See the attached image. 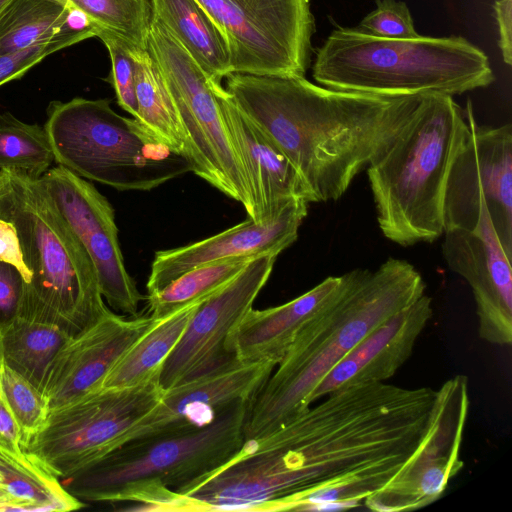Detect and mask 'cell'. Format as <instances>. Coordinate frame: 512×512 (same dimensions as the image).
Segmentation results:
<instances>
[{"label":"cell","instance_id":"cell-1","mask_svg":"<svg viewBox=\"0 0 512 512\" xmlns=\"http://www.w3.org/2000/svg\"><path fill=\"white\" fill-rule=\"evenodd\" d=\"M437 389L385 382L326 395L260 438L288 510L359 506L394 480L425 437Z\"/></svg>","mask_w":512,"mask_h":512},{"label":"cell","instance_id":"cell-2","mask_svg":"<svg viewBox=\"0 0 512 512\" xmlns=\"http://www.w3.org/2000/svg\"><path fill=\"white\" fill-rule=\"evenodd\" d=\"M225 78L240 111L298 170L312 203L341 198L421 97L334 90L301 76Z\"/></svg>","mask_w":512,"mask_h":512},{"label":"cell","instance_id":"cell-3","mask_svg":"<svg viewBox=\"0 0 512 512\" xmlns=\"http://www.w3.org/2000/svg\"><path fill=\"white\" fill-rule=\"evenodd\" d=\"M409 262L389 258L375 271L356 269L347 288L298 332L276 371L247 401L245 441L295 417L330 370L367 334L425 293Z\"/></svg>","mask_w":512,"mask_h":512},{"label":"cell","instance_id":"cell-4","mask_svg":"<svg viewBox=\"0 0 512 512\" xmlns=\"http://www.w3.org/2000/svg\"><path fill=\"white\" fill-rule=\"evenodd\" d=\"M469 133L464 111L453 96L421 95L366 167L384 237L406 247L443 235L448 176Z\"/></svg>","mask_w":512,"mask_h":512},{"label":"cell","instance_id":"cell-5","mask_svg":"<svg viewBox=\"0 0 512 512\" xmlns=\"http://www.w3.org/2000/svg\"><path fill=\"white\" fill-rule=\"evenodd\" d=\"M312 72L321 86L383 96H453L495 79L488 56L464 37L391 39L340 26L318 48Z\"/></svg>","mask_w":512,"mask_h":512},{"label":"cell","instance_id":"cell-6","mask_svg":"<svg viewBox=\"0 0 512 512\" xmlns=\"http://www.w3.org/2000/svg\"><path fill=\"white\" fill-rule=\"evenodd\" d=\"M0 218L13 224L28 272L17 315L58 324L73 336L110 310L91 258L40 178L0 170Z\"/></svg>","mask_w":512,"mask_h":512},{"label":"cell","instance_id":"cell-7","mask_svg":"<svg viewBox=\"0 0 512 512\" xmlns=\"http://www.w3.org/2000/svg\"><path fill=\"white\" fill-rule=\"evenodd\" d=\"M246 406L247 401L235 402L206 425H183L129 441L60 481L71 495L91 502H129L155 486L180 492L239 453L245 443Z\"/></svg>","mask_w":512,"mask_h":512},{"label":"cell","instance_id":"cell-8","mask_svg":"<svg viewBox=\"0 0 512 512\" xmlns=\"http://www.w3.org/2000/svg\"><path fill=\"white\" fill-rule=\"evenodd\" d=\"M110 103L82 97L49 103L43 128L58 165L119 191L152 190L193 171L188 158Z\"/></svg>","mask_w":512,"mask_h":512},{"label":"cell","instance_id":"cell-9","mask_svg":"<svg viewBox=\"0 0 512 512\" xmlns=\"http://www.w3.org/2000/svg\"><path fill=\"white\" fill-rule=\"evenodd\" d=\"M147 49L162 71L185 130L192 172L241 203L253 219L250 187L220 107L221 83L212 81L154 16Z\"/></svg>","mask_w":512,"mask_h":512},{"label":"cell","instance_id":"cell-10","mask_svg":"<svg viewBox=\"0 0 512 512\" xmlns=\"http://www.w3.org/2000/svg\"><path fill=\"white\" fill-rule=\"evenodd\" d=\"M163 390L157 374L136 386L91 391L50 409L23 449L59 480L72 477L115 450Z\"/></svg>","mask_w":512,"mask_h":512},{"label":"cell","instance_id":"cell-11","mask_svg":"<svg viewBox=\"0 0 512 512\" xmlns=\"http://www.w3.org/2000/svg\"><path fill=\"white\" fill-rule=\"evenodd\" d=\"M224 36L233 73L305 77L315 19L310 0H197Z\"/></svg>","mask_w":512,"mask_h":512},{"label":"cell","instance_id":"cell-12","mask_svg":"<svg viewBox=\"0 0 512 512\" xmlns=\"http://www.w3.org/2000/svg\"><path fill=\"white\" fill-rule=\"evenodd\" d=\"M465 116L470 133L448 176L444 231H473L488 209L498 238L512 260V126L477 124L470 100Z\"/></svg>","mask_w":512,"mask_h":512},{"label":"cell","instance_id":"cell-13","mask_svg":"<svg viewBox=\"0 0 512 512\" xmlns=\"http://www.w3.org/2000/svg\"><path fill=\"white\" fill-rule=\"evenodd\" d=\"M469 406L467 377L446 380L437 389L429 429L412 458L365 506L379 512L412 511L436 501L463 468L460 450Z\"/></svg>","mask_w":512,"mask_h":512},{"label":"cell","instance_id":"cell-14","mask_svg":"<svg viewBox=\"0 0 512 512\" xmlns=\"http://www.w3.org/2000/svg\"><path fill=\"white\" fill-rule=\"evenodd\" d=\"M279 254L253 258L226 285L200 301L175 348L164 361L160 385L167 389L231 361L229 334L253 307Z\"/></svg>","mask_w":512,"mask_h":512},{"label":"cell","instance_id":"cell-15","mask_svg":"<svg viewBox=\"0 0 512 512\" xmlns=\"http://www.w3.org/2000/svg\"><path fill=\"white\" fill-rule=\"evenodd\" d=\"M40 180L91 258L103 298L113 309L137 316L143 297L126 270L110 202L93 184L60 165Z\"/></svg>","mask_w":512,"mask_h":512},{"label":"cell","instance_id":"cell-16","mask_svg":"<svg viewBox=\"0 0 512 512\" xmlns=\"http://www.w3.org/2000/svg\"><path fill=\"white\" fill-rule=\"evenodd\" d=\"M442 253L449 269L470 286L478 336L494 345L512 342V266L488 210L473 231H444Z\"/></svg>","mask_w":512,"mask_h":512},{"label":"cell","instance_id":"cell-17","mask_svg":"<svg viewBox=\"0 0 512 512\" xmlns=\"http://www.w3.org/2000/svg\"><path fill=\"white\" fill-rule=\"evenodd\" d=\"M158 320L107 311L71 336L49 363L41 392L49 409L101 388L109 370Z\"/></svg>","mask_w":512,"mask_h":512},{"label":"cell","instance_id":"cell-18","mask_svg":"<svg viewBox=\"0 0 512 512\" xmlns=\"http://www.w3.org/2000/svg\"><path fill=\"white\" fill-rule=\"evenodd\" d=\"M275 367L271 362L243 363L233 359L164 389L157 404L120 438L117 448L179 426L210 423L223 408L248 401Z\"/></svg>","mask_w":512,"mask_h":512},{"label":"cell","instance_id":"cell-19","mask_svg":"<svg viewBox=\"0 0 512 512\" xmlns=\"http://www.w3.org/2000/svg\"><path fill=\"white\" fill-rule=\"evenodd\" d=\"M309 202L295 197L272 217L255 221L248 217L223 232L185 246L155 253L146 283L148 294L157 292L191 269L236 257L280 254L298 237Z\"/></svg>","mask_w":512,"mask_h":512},{"label":"cell","instance_id":"cell-20","mask_svg":"<svg viewBox=\"0 0 512 512\" xmlns=\"http://www.w3.org/2000/svg\"><path fill=\"white\" fill-rule=\"evenodd\" d=\"M432 316V299L426 293L391 315L327 373L312 391L309 404L344 388L385 382L393 377L412 355Z\"/></svg>","mask_w":512,"mask_h":512},{"label":"cell","instance_id":"cell-21","mask_svg":"<svg viewBox=\"0 0 512 512\" xmlns=\"http://www.w3.org/2000/svg\"><path fill=\"white\" fill-rule=\"evenodd\" d=\"M217 94L229 136L250 187L253 220L272 217L295 197L312 203L310 191L291 161L240 111L222 85Z\"/></svg>","mask_w":512,"mask_h":512},{"label":"cell","instance_id":"cell-22","mask_svg":"<svg viewBox=\"0 0 512 512\" xmlns=\"http://www.w3.org/2000/svg\"><path fill=\"white\" fill-rule=\"evenodd\" d=\"M355 271L329 276L282 305L250 309L227 337V354L243 363L271 362L277 366L301 328L347 288Z\"/></svg>","mask_w":512,"mask_h":512},{"label":"cell","instance_id":"cell-23","mask_svg":"<svg viewBox=\"0 0 512 512\" xmlns=\"http://www.w3.org/2000/svg\"><path fill=\"white\" fill-rule=\"evenodd\" d=\"M153 16L214 82L233 73L226 40L197 0H152Z\"/></svg>","mask_w":512,"mask_h":512},{"label":"cell","instance_id":"cell-24","mask_svg":"<svg viewBox=\"0 0 512 512\" xmlns=\"http://www.w3.org/2000/svg\"><path fill=\"white\" fill-rule=\"evenodd\" d=\"M138 120L172 151L190 160L189 143L162 71L148 49L131 47Z\"/></svg>","mask_w":512,"mask_h":512},{"label":"cell","instance_id":"cell-25","mask_svg":"<svg viewBox=\"0 0 512 512\" xmlns=\"http://www.w3.org/2000/svg\"><path fill=\"white\" fill-rule=\"evenodd\" d=\"M71 336L58 324L16 315L0 325V355L41 391L49 363Z\"/></svg>","mask_w":512,"mask_h":512},{"label":"cell","instance_id":"cell-26","mask_svg":"<svg viewBox=\"0 0 512 512\" xmlns=\"http://www.w3.org/2000/svg\"><path fill=\"white\" fill-rule=\"evenodd\" d=\"M199 302L158 320L114 364L101 388L136 386L160 374L164 361L177 345Z\"/></svg>","mask_w":512,"mask_h":512},{"label":"cell","instance_id":"cell-27","mask_svg":"<svg viewBox=\"0 0 512 512\" xmlns=\"http://www.w3.org/2000/svg\"><path fill=\"white\" fill-rule=\"evenodd\" d=\"M0 477L24 511H71L83 507L61 481L25 450L13 452L0 443Z\"/></svg>","mask_w":512,"mask_h":512},{"label":"cell","instance_id":"cell-28","mask_svg":"<svg viewBox=\"0 0 512 512\" xmlns=\"http://www.w3.org/2000/svg\"><path fill=\"white\" fill-rule=\"evenodd\" d=\"M74 12L60 0H11L0 13V54L52 37L71 23Z\"/></svg>","mask_w":512,"mask_h":512},{"label":"cell","instance_id":"cell-29","mask_svg":"<svg viewBox=\"0 0 512 512\" xmlns=\"http://www.w3.org/2000/svg\"><path fill=\"white\" fill-rule=\"evenodd\" d=\"M253 258H230L189 270L163 289L147 295L149 315L162 320L205 299L232 280Z\"/></svg>","mask_w":512,"mask_h":512},{"label":"cell","instance_id":"cell-30","mask_svg":"<svg viewBox=\"0 0 512 512\" xmlns=\"http://www.w3.org/2000/svg\"><path fill=\"white\" fill-rule=\"evenodd\" d=\"M55 162L43 127L9 112L0 113V170H18L40 178Z\"/></svg>","mask_w":512,"mask_h":512},{"label":"cell","instance_id":"cell-31","mask_svg":"<svg viewBox=\"0 0 512 512\" xmlns=\"http://www.w3.org/2000/svg\"><path fill=\"white\" fill-rule=\"evenodd\" d=\"M95 26L129 45L147 49L153 19L152 0H66Z\"/></svg>","mask_w":512,"mask_h":512},{"label":"cell","instance_id":"cell-32","mask_svg":"<svg viewBox=\"0 0 512 512\" xmlns=\"http://www.w3.org/2000/svg\"><path fill=\"white\" fill-rule=\"evenodd\" d=\"M0 390L22 433L23 444L44 423L49 405L42 392L2 362Z\"/></svg>","mask_w":512,"mask_h":512},{"label":"cell","instance_id":"cell-33","mask_svg":"<svg viewBox=\"0 0 512 512\" xmlns=\"http://www.w3.org/2000/svg\"><path fill=\"white\" fill-rule=\"evenodd\" d=\"M95 37L90 21L70 23L50 38L14 52L0 54V86L21 78L30 68L54 52Z\"/></svg>","mask_w":512,"mask_h":512},{"label":"cell","instance_id":"cell-34","mask_svg":"<svg viewBox=\"0 0 512 512\" xmlns=\"http://www.w3.org/2000/svg\"><path fill=\"white\" fill-rule=\"evenodd\" d=\"M94 34L95 37L103 42L109 52L111 72L107 81L114 88L118 105L133 118L137 119L138 106L135 93L136 65L131 53L132 46L115 34L95 26Z\"/></svg>","mask_w":512,"mask_h":512},{"label":"cell","instance_id":"cell-35","mask_svg":"<svg viewBox=\"0 0 512 512\" xmlns=\"http://www.w3.org/2000/svg\"><path fill=\"white\" fill-rule=\"evenodd\" d=\"M356 28L381 38H412L419 35L408 6L398 0H376V8Z\"/></svg>","mask_w":512,"mask_h":512},{"label":"cell","instance_id":"cell-36","mask_svg":"<svg viewBox=\"0 0 512 512\" xmlns=\"http://www.w3.org/2000/svg\"><path fill=\"white\" fill-rule=\"evenodd\" d=\"M26 286L27 278L16 266L0 261V325L19 313Z\"/></svg>","mask_w":512,"mask_h":512},{"label":"cell","instance_id":"cell-37","mask_svg":"<svg viewBox=\"0 0 512 512\" xmlns=\"http://www.w3.org/2000/svg\"><path fill=\"white\" fill-rule=\"evenodd\" d=\"M0 261L16 266L27 278L20 241L13 224L0 218Z\"/></svg>","mask_w":512,"mask_h":512},{"label":"cell","instance_id":"cell-38","mask_svg":"<svg viewBox=\"0 0 512 512\" xmlns=\"http://www.w3.org/2000/svg\"><path fill=\"white\" fill-rule=\"evenodd\" d=\"M495 18L499 29V47L503 61L512 64V0L494 2Z\"/></svg>","mask_w":512,"mask_h":512},{"label":"cell","instance_id":"cell-39","mask_svg":"<svg viewBox=\"0 0 512 512\" xmlns=\"http://www.w3.org/2000/svg\"><path fill=\"white\" fill-rule=\"evenodd\" d=\"M0 443L7 449L21 453L23 439L20 427L0 390Z\"/></svg>","mask_w":512,"mask_h":512},{"label":"cell","instance_id":"cell-40","mask_svg":"<svg viewBox=\"0 0 512 512\" xmlns=\"http://www.w3.org/2000/svg\"><path fill=\"white\" fill-rule=\"evenodd\" d=\"M0 511H24L23 504L0 485Z\"/></svg>","mask_w":512,"mask_h":512},{"label":"cell","instance_id":"cell-41","mask_svg":"<svg viewBox=\"0 0 512 512\" xmlns=\"http://www.w3.org/2000/svg\"><path fill=\"white\" fill-rule=\"evenodd\" d=\"M2 362H3V360H2L1 355H0V369H1Z\"/></svg>","mask_w":512,"mask_h":512},{"label":"cell","instance_id":"cell-42","mask_svg":"<svg viewBox=\"0 0 512 512\" xmlns=\"http://www.w3.org/2000/svg\"><path fill=\"white\" fill-rule=\"evenodd\" d=\"M0 485L4 486V485L2 484L1 477H0Z\"/></svg>","mask_w":512,"mask_h":512},{"label":"cell","instance_id":"cell-43","mask_svg":"<svg viewBox=\"0 0 512 512\" xmlns=\"http://www.w3.org/2000/svg\"><path fill=\"white\" fill-rule=\"evenodd\" d=\"M60 1H64V2H67L66 0H60Z\"/></svg>","mask_w":512,"mask_h":512}]
</instances>
